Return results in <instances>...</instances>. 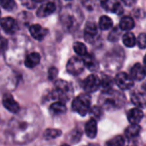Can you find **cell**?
Listing matches in <instances>:
<instances>
[{"mask_svg": "<svg viewBox=\"0 0 146 146\" xmlns=\"http://www.w3.org/2000/svg\"><path fill=\"white\" fill-rule=\"evenodd\" d=\"M100 104L108 110H115L122 107L126 103V97L122 92L115 90L103 92L100 96Z\"/></svg>", "mask_w": 146, "mask_h": 146, "instance_id": "6da1fadb", "label": "cell"}, {"mask_svg": "<svg viewBox=\"0 0 146 146\" xmlns=\"http://www.w3.org/2000/svg\"><path fill=\"white\" fill-rule=\"evenodd\" d=\"M73 94V87L70 83L63 80H58L55 83V90L52 93V98L57 99L60 102L65 103L71 98Z\"/></svg>", "mask_w": 146, "mask_h": 146, "instance_id": "7a4b0ae2", "label": "cell"}, {"mask_svg": "<svg viewBox=\"0 0 146 146\" xmlns=\"http://www.w3.org/2000/svg\"><path fill=\"white\" fill-rule=\"evenodd\" d=\"M91 109V98L87 94H81L76 97L72 103V110L81 116L87 115Z\"/></svg>", "mask_w": 146, "mask_h": 146, "instance_id": "3957f363", "label": "cell"}, {"mask_svg": "<svg viewBox=\"0 0 146 146\" xmlns=\"http://www.w3.org/2000/svg\"><path fill=\"white\" fill-rule=\"evenodd\" d=\"M85 68L84 62L81 58L77 56L71 57L67 63V71L72 75L80 74Z\"/></svg>", "mask_w": 146, "mask_h": 146, "instance_id": "277c9868", "label": "cell"}, {"mask_svg": "<svg viewBox=\"0 0 146 146\" xmlns=\"http://www.w3.org/2000/svg\"><path fill=\"white\" fill-rule=\"evenodd\" d=\"M115 82L117 86L121 90H129L134 85L132 77L124 72H120L116 74L115 78Z\"/></svg>", "mask_w": 146, "mask_h": 146, "instance_id": "5b68a950", "label": "cell"}, {"mask_svg": "<svg viewBox=\"0 0 146 146\" xmlns=\"http://www.w3.org/2000/svg\"><path fill=\"white\" fill-rule=\"evenodd\" d=\"M100 87V79L96 74H91L86 78L83 82V88L87 93H92Z\"/></svg>", "mask_w": 146, "mask_h": 146, "instance_id": "8992f818", "label": "cell"}, {"mask_svg": "<svg viewBox=\"0 0 146 146\" xmlns=\"http://www.w3.org/2000/svg\"><path fill=\"white\" fill-rule=\"evenodd\" d=\"M98 35V28L95 24V22L88 21L86 24L84 29V38L86 41L88 43H92L96 40Z\"/></svg>", "mask_w": 146, "mask_h": 146, "instance_id": "52a82bcc", "label": "cell"}, {"mask_svg": "<svg viewBox=\"0 0 146 146\" xmlns=\"http://www.w3.org/2000/svg\"><path fill=\"white\" fill-rule=\"evenodd\" d=\"M2 103H3V107L9 110L10 113H18L19 110H20V106H19V104L14 99L13 96L9 93H5L3 96V98H2Z\"/></svg>", "mask_w": 146, "mask_h": 146, "instance_id": "ba28073f", "label": "cell"}, {"mask_svg": "<svg viewBox=\"0 0 146 146\" xmlns=\"http://www.w3.org/2000/svg\"><path fill=\"white\" fill-rule=\"evenodd\" d=\"M102 7L109 12L115 14H121L123 12V8L119 2V0H103Z\"/></svg>", "mask_w": 146, "mask_h": 146, "instance_id": "9c48e42d", "label": "cell"}, {"mask_svg": "<svg viewBox=\"0 0 146 146\" xmlns=\"http://www.w3.org/2000/svg\"><path fill=\"white\" fill-rule=\"evenodd\" d=\"M29 32H30L31 36L33 38H35L36 40H38V41L43 40L45 38V36L47 35V33H48V30L46 28L43 27L39 24L31 25L30 27H29Z\"/></svg>", "mask_w": 146, "mask_h": 146, "instance_id": "30bf717a", "label": "cell"}, {"mask_svg": "<svg viewBox=\"0 0 146 146\" xmlns=\"http://www.w3.org/2000/svg\"><path fill=\"white\" fill-rule=\"evenodd\" d=\"M0 25L2 28L8 33H14L18 28L16 21L12 17H4L1 19Z\"/></svg>", "mask_w": 146, "mask_h": 146, "instance_id": "8fae6325", "label": "cell"}, {"mask_svg": "<svg viewBox=\"0 0 146 146\" xmlns=\"http://www.w3.org/2000/svg\"><path fill=\"white\" fill-rule=\"evenodd\" d=\"M144 117V112L139 108H133L127 112V119L131 125L139 124Z\"/></svg>", "mask_w": 146, "mask_h": 146, "instance_id": "7c38bea8", "label": "cell"}, {"mask_svg": "<svg viewBox=\"0 0 146 146\" xmlns=\"http://www.w3.org/2000/svg\"><path fill=\"white\" fill-rule=\"evenodd\" d=\"M146 75V71L144 68V66H142L140 63H136L133 66V68H131V72H130V76L132 77L133 80L140 81L142 80L145 79Z\"/></svg>", "mask_w": 146, "mask_h": 146, "instance_id": "4fadbf2b", "label": "cell"}, {"mask_svg": "<svg viewBox=\"0 0 146 146\" xmlns=\"http://www.w3.org/2000/svg\"><path fill=\"white\" fill-rule=\"evenodd\" d=\"M55 10H56V4L53 2H48L42 4L38 8L37 11V15L38 17H46L51 15Z\"/></svg>", "mask_w": 146, "mask_h": 146, "instance_id": "5bb4252c", "label": "cell"}, {"mask_svg": "<svg viewBox=\"0 0 146 146\" xmlns=\"http://www.w3.org/2000/svg\"><path fill=\"white\" fill-rule=\"evenodd\" d=\"M85 132L88 138L94 139L98 133V124L94 118L90 119L85 126Z\"/></svg>", "mask_w": 146, "mask_h": 146, "instance_id": "9a60e30c", "label": "cell"}, {"mask_svg": "<svg viewBox=\"0 0 146 146\" xmlns=\"http://www.w3.org/2000/svg\"><path fill=\"white\" fill-rule=\"evenodd\" d=\"M40 55L37 52H32L28 54L24 61V64L27 68H33L36 67L39 62H40Z\"/></svg>", "mask_w": 146, "mask_h": 146, "instance_id": "2e32d148", "label": "cell"}, {"mask_svg": "<svg viewBox=\"0 0 146 146\" xmlns=\"http://www.w3.org/2000/svg\"><path fill=\"white\" fill-rule=\"evenodd\" d=\"M83 62L85 67H86L91 71H97L98 69V62L95 56L91 54H86L83 56Z\"/></svg>", "mask_w": 146, "mask_h": 146, "instance_id": "e0dca14e", "label": "cell"}, {"mask_svg": "<svg viewBox=\"0 0 146 146\" xmlns=\"http://www.w3.org/2000/svg\"><path fill=\"white\" fill-rule=\"evenodd\" d=\"M132 102L138 107L143 108L146 105V94L141 92H135L131 95Z\"/></svg>", "mask_w": 146, "mask_h": 146, "instance_id": "ac0fdd59", "label": "cell"}, {"mask_svg": "<svg viewBox=\"0 0 146 146\" xmlns=\"http://www.w3.org/2000/svg\"><path fill=\"white\" fill-rule=\"evenodd\" d=\"M50 111L54 115H59L62 114H64L67 111V108L64 103L57 101L53 103L50 107Z\"/></svg>", "mask_w": 146, "mask_h": 146, "instance_id": "d6986e66", "label": "cell"}, {"mask_svg": "<svg viewBox=\"0 0 146 146\" xmlns=\"http://www.w3.org/2000/svg\"><path fill=\"white\" fill-rule=\"evenodd\" d=\"M134 25H135V23H134V21L132 17L123 16L120 21L119 27L123 31H129L134 27Z\"/></svg>", "mask_w": 146, "mask_h": 146, "instance_id": "ffe728a7", "label": "cell"}, {"mask_svg": "<svg viewBox=\"0 0 146 146\" xmlns=\"http://www.w3.org/2000/svg\"><path fill=\"white\" fill-rule=\"evenodd\" d=\"M141 131V127L139 124L136 125H131L129 126L126 131H125V136L127 139H132L135 137H137Z\"/></svg>", "mask_w": 146, "mask_h": 146, "instance_id": "44dd1931", "label": "cell"}, {"mask_svg": "<svg viewBox=\"0 0 146 146\" xmlns=\"http://www.w3.org/2000/svg\"><path fill=\"white\" fill-rule=\"evenodd\" d=\"M114 80L109 75H103L102 79H100V87H102L103 92H108L110 90H112Z\"/></svg>", "mask_w": 146, "mask_h": 146, "instance_id": "7402d4cb", "label": "cell"}, {"mask_svg": "<svg viewBox=\"0 0 146 146\" xmlns=\"http://www.w3.org/2000/svg\"><path fill=\"white\" fill-rule=\"evenodd\" d=\"M122 42L127 47L132 48L137 44V38L132 32H127L123 35Z\"/></svg>", "mask_w": 146, "mask_h": 146, "instance_id": "603a6c76", "label": "cell"}, {"mask_svg": "<svg viewBox=\"0 0 146 146\" xmlns=\"http://www.w3.org/2000/svg\"><path fill=\"white\" fill-rule=\"evenodd\" d=\"M98 27L101 30H108L113 27V21L107 15H103L99 18Z\"/></svg>", "mask_w": 146, "mask_h": 146, "instance_id": "cb8c5ba5", "label": "cell"}, {"mask_svg": "<svg viewBox=\"0 0 146 146\" xmlns=\"http://www.w3.org/2000/svg\"><path fill=\"white\" fill-rule=\"evenodd\" d=\"M126 144L127 139L121 135H117L113 139H110L109 141H107L105 146H125Z\"/></svg>", "mask_w": 146, "mask_h": 146, "instance_id": "d4e9b609", "label": "cell"}, {"mask_svg": "<svg viewBox=\"0 0 146 146\" xmlns=\"http://www.w3.org/2000/svg\"><path fill=\"white\" fill-rule=\"evenodd\" d=\"M62 135V131L55 128L46 129L44 133V138L45 139H55Z\"/></svg>", "mask_w": 146, "mask_h": 146, "instance_id": "484cf974", "label": "cell"}, {"mask_svg": "<svg viewBox=\"0 0 146 146\" xmlns=\"http://www.w3.org/2000/svg\"><path fill=\"white\" fill-rule=\"evenodd\" d=\"M74 50L75 53L80 56H84L87 54V49L86 46L81 43V42H75L74 44Z\"/></svg>", "mask_w": 146, "mask_h": 146, "instance_id": "4316f807", "label": "cell"}, {"mask_svg": "<svg viewBox=\"0 0 146 146\" xmlns=\"http://www.w3.org/2000/svg\"><path fill=\"white\" fill-rule=\"evenodd\" d=\"M0 5L7 10H12L15 8V0H0Z\"/></svg>", "mask_w": 146, "mask_h": 146, "instance_id": "83f0119b", "label": "cell"}, {"mask_svg": "<svg viewBox=\"0 0 146 146\" xmlns=\"http://www.w3.org/2000/svg\"><path fill=\"white\" fill-rule=\"evenodd\" d=\"M137 44L140 49H145L146 48V33H142L139 35L137 38Z\"/></svg>", "mask_w": 146, "mask_h": 146, "instance_id": "f1b7e54d", "label": "cell"}, {"mask_svg": "<svg viewBox=\"0 0 146 146\" xmlns=\"http://www.w3.org/2000/svg\"><path fill=\"white\" fill-rule=\"evenodd\" d=\"M98 0H82L83 5L89 10H92L98 4Z\"/></svg>", "mask_w": 146, "mask_h": 146, "instance_id": "f546056e", "label": "cell"}, {"mask_svg": "<svg viewBox=\"0 0 146 146\" xmlns=\"http://www.w3.org/2000/svg\"><path fill=\"white\" fill-rule=\"evenodd\" d=\"M57 74H58V70H57V68H55V67H51V68L49 69V71H48V78H49L50 80H55V79L56 78Z\"/></svg>", "mask_w": 146, "mask_h": 146, "instance_id": "4dcf8cb0", "label": "cell"}, {"mask_svg": "<svg viewBox=\"0 0 146 146\" xmlns=\"http://www.w3.org/2000/svg\"><path fill=\"white\" fill-rule=\"evenodd\" d=\"M80 137H81V133H80V131H78V130H75V131L72 132L71 137H70V139H71L70 140H71L72 142L75 143V142H78V141L80 140Z\"/></svg>", "mask_w": 146, "mask_h": 146, "instance_id": "1f68e13d", "label": "cell"}, {"mask_svg": "<svg viewBox=\"0 0 146 146\" xmlns=\"http://www.w3.org/2000/svg\"><path fill=\"white\" fill-rule=\"evenodd\" d=\"M8 47V42L5 38H0V55H2Z\"/></svg>", "mask_w": 146, "mask_h": 146, "instance_id": "d6a6232c", "label": "cell"}, {"mask_svg": "<svg viewBox=\"0 0 146 146\" xmlns=\"http://www.w3.org/2000/svg\"><path fill=\"white\" fill-rule=\"evenodd\" d=\"M120 33H118L117 32V29H115L114 31H112L111 33H110V34L109 35V39L110 40V41H116L117 39H118V38H119V34Z\"/></svg>", "mask_w": 146, "mask_h": 146, "instance_id": "836d02e7", "label": "cell"}, {"mask_svg": "<svg viewBox=\"0 0 146 146\" xmlns=\"http://www.w3.org/2000/svg\"><path fill=\"white\" fill-rule=\"evenodd\" d=\"M21 3L25 7H27L28 9H33L35 7V3H36L33 0H21Z\"/></svg>", "mask_w": 146, "mask_h": 146, "instance_id": "e575fe53", "label": "cell"}, {"mask_svg": "<svg viewBox=\"0 0 146 146\" xmlns=\"http://www.w3.org/2000/svg\"><path fill=\"white\" fill-rule=\"evenodd\" d=\"M127 6H129V7H131V6H133L135 3H136V0H121Z\"/></svg>", "mask_w": 146, "mask_h": 146, "instance_id": "d590c367", "label": "cell"}, {"mask_svg": "<svg viewBox=\"0 0 146 146\" xmlns=\"http://www.w3.org/2000/svg\"><path fill=\"white\" fill-rule=\"evenodd\" d=\"M144 68H145V69L146 71V55L145 56V58H144Z\"/></svg>", "mask_w": 146, "mask_h": 146, "instance_id": "8d00e7d4", "label": "cell"}, {"mask_svg": "<svg viewBox=\"0 0 146 146\" xmlns=\"http://www.w3.org/2000/svg\"><path fill=\"white\" fill-rule=\"evenodd\" d=\"M33 1L35 3H42V2H44L45 0H33Z\"/></svg>", "mask_w": 146, "mask_h": 146, "instance_id": "74e56055", "label": "cell"}, {"mask_svg": "<svg viewBox=\"0 0 146 146\" xmlns=\"http://www.w3.org/2000/svg\"><path fill=\"white\" fill-rule=\"evenodd\" d=\"M61 146H69L68 145H61Z\"/></svg>", "mask_w": 146, "mask_h": 146, "instance_id": "f35d334b", "label": "cell"}, {"mask_svg": "<svg viewBox=\"0 0 146 146\" xmlns=\"http://www.w3.org/2000/svg\"><path fill=\"white\" fill-rule=\"evenodd\" d=\"M0 16H1V11H0ZM1 20V19H0Z\"/></svg>", "mask_w": 146, "mask_h": 146, "instance_id": "ab89813d", "label": "cell"}]
</instances>
